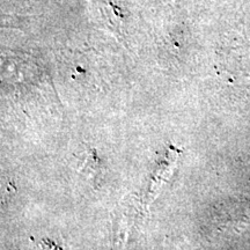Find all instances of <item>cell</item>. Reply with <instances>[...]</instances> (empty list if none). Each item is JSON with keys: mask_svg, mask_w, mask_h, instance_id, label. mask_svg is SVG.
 Here are the masks:
<instances>
[{"mask_svg": "<svg viewBox=\"0 0 250 250\" xmlns=\"http://www.w3.org/2000/svg\"><path fill=\"white\" fill-rule=\"evenodd\" d=\"M36 250H55V245H51V243L45 245V243H43V245H40L37 247Z\"/></svg>", "mask_w": 250, "mask_h": 250, "instance_id": "1", "label": "cell"}]
</instances>
